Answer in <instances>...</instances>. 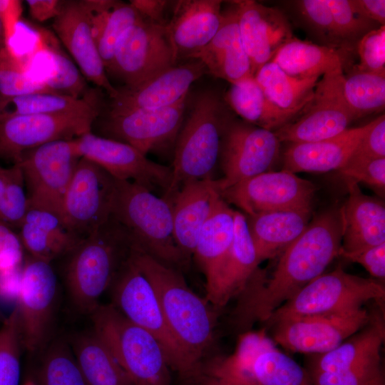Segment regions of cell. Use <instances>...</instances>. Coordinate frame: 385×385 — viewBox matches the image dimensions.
<instances>
[{
	"instance_id": "6da1fadb",
	"label": "cell",
	"mask_w": 385,
	"mask_h": 385,
	"mask_svg": "<svg viewBox=\"0 0 385 385\" xmlns=\"http://www.w3.org/2000/svg\"><path fill=\"white\" fill-rule=\"evenodd\" d=\"M342 228L339 208L314 215L306 229L281 254L270 277L260 273L248 289L247 300L253 314L268 319L280 306L323 274L339 256Z\"/></svg>"
},
{
	"instance_id": "7a4b0ae2",
	"label": "cell",
	"mask_w": 385,
	"mask_h": 385,
	"mask_svg": "<svg viewBox=\"0 0 385 385\" xmlns=\"http://www.w3.org/2000/svg\"><path fill=\"white\" fill-rule=\"evenodd\" d=\"M130 259L150 282L165 319L182 346L200 365L212 355L217 314L187 284L182 272L133 247Z\"/></svg>"
},
{
	"instance_id": "3957f363",
	"label": "cell",
	"mask_w": 385,
	"mask_h": 385,
	"mask_svg": "<svg viewBox=\"0 0 385 385\" xmlns=\"http://www.w3.org/2000/svg\"><path fill=\"white\" fill-rule=\"evenodd\" d=\"M133 247L128 230L111 215L70 253L66 287L80 313L90 316L97 308L100 297L129 260Z\"/></svg>"
},
{
	"instance_id": "277c9868",
	"label": "cell",
	"mask_w": 385,
	"mask_h": 385,
	"mask_svg": "<svg viewBox=\"0 0 385 385\" xmlns=\"http://www.w3.org/2000/svg\"><path fill=\"white\" fill-rule=\"evenodd\" d=\"M225 106L214 91L207 90L197 96L178 135L172 181L162 197L170 202L188 183L216 179L222 136L232 118Z\"/></svg>"
},
{
	"instance_id": "5b68a950",
	"label": "cell",
	"mask_w": 385,
	"mask_h": 385,
	"mask_svg": "<svg viewBox=\"0 0 385 385\" xmlns=\"http://www.w3.org/2000/svg\"><path fill=\"white\" fill-rule=\"evenodd\" d=\"M111 215L128 230L135 248L180 272L189 267L174 240L168 200L135 183L115 178Z\"/></svg>"
},
{
	"instance_id": "8992f818",
	"label": "cell",
	"mask_w": 385,
	"mask_h": 385,
	"mask_svg": "<svg viewBox=\"0 0 385 385\" xmlns=\"http://www.w3.org/2000/svg\"><path fill=\"white\" fill-rule=\"evenodd\" d=\"M109 290L111 304L126 318L149 332L160 345L171 370L183 385H195L200 365L170 329L150 282L132 262L123 265Z\"/></svg>"
},
{
	"instance_id": "52a82bcc",
	"label": "cell",
	"mask_w": 385,
	"mask_h": 385,
	"mask_svg": "<svg viewBox=\"0 0 385 385\" xmlns=\"http://www.w3.org/2000/svg\"><path fill=\"white\" fill-rule=\"evenodd\" d=\"M93 330L135 385H171L170 368L157 340L111 303L90 314Z\"/></svg>"
},
{
	"instance_id": "ba28073f",
	"label": "cell",
	"mask_w": 385,
	"mask_h": 385,
	"mask_svg": "<svg viewBox=\"0 0 385 385\" xmlns=\"http://www.w3.org/2000/svg\"><path fill=\"white\" fill-rule=\"evenodd\" d=\"M385 287L376 279L346 272L341 266L322 274L276 309L265 322L270 326L289 318L349 312L369 301H384Z\"/></svg>"
},
{
	"instance_id": "9c48e42d",
	"label": "cell",
	"mask_w": 385,
	"mask_h": 385,
	"mask_svg": "<svg viewBox=\"0 0 385 385\" xmlns=\"http://www.w3.org/2000/svg\"><path fill=\"white\" fill-rule=\"evenodd\" d=\"M57 279L49 262L29 256L23 263L16 307L24 349L41 354L53 339Z\"/></svg>"
},
{
	"instance_id": "30bf717a",
	"label": "cell",
	"mask_w": 385,
	"mask_h": 385,
	"mask_svg": "<svg viewBox=\"0 0 385 385\" xmlns=\"http://www.w3.org/2000/svg\"><path fill=\"white\" fill-rule=\"evenodd\" d=\"M80 158L74 139L53 141L25 152L17 163L23 172L29 207L61 217L63 198Z\"/></svg>"
},
{
	"instance_id": "8fae6325",
	"label": "cell",
	"mask_w": 385,
	"mask_h": 385,
	"mask_svg": "<svg viewBox=\"0 0 385 385\" xmlns=\"http://www.w3.org/2000/svg\"><path fill=\"white\" fill-rule=\"evenodd\" d=\"M343 69L328 72L317 82L312 98L292 121L274 131L289 143L319 141L348 129L355 120L343 92Z\"/></svg>"
},
{
	"instance_id": "7c38bea8",
	"label": "cell",
	"mask_w": 385,
	"mask_h": 385,
	"mask_svg": "<svg viewBox=\"0 0 385 385\" xmlns=\"http://www.w3.org/2000/svg\"><path fill=\"white\" fill-rule=\"evenodd\" d=\"M280 143L274 131L230 119L222 140L217 178L220 192L242 180L271 171L279 158Z\"/></svg>"
},
{
	"instance_id": "4fadbf2b",
	"label": "cell",
	"mask_w": 385,
	"mask_h": 385,
	"mask_svg": "<svg viewBox=\"0 0 385 385\" xmlns=\"http://www.w3.org/2000/svg\"><path fill=\"white\" fill-rule=\"evenodd\" d=\"M115 178L96 163L81 158L65 194L61 218L81 239L111 216Z\"/></svg>"
},
{
	"instance_id": "5bb4252c",
	"label": "cell",
	"mask_w": 385,
	"mask_h": 385,
	"mask_svg": "<svg viewBox=\"0 0 385 385\" xmlns=\"http://www.w3.org/2000/svg\"><path fill=\"white\" fill-rule=\"evenodd\" d=\"M315 187L295 173L268 171L220 192L221 197L246 216L279 210H312Z\"/></svg>"
},
{
	"instance_id": "9a60e30c",
	"label": "cell",
	"mask_w": 385,
	"mask_h": 385,
	"mask_svg": "<svg viewBox=\"0 0 385 385\" xmlns=\"http://www.w3.org/2000/svg\"><path fill=\"white\" fill-rule=\"evenodd\" d=\"M98 115L14 114L0 120V158L17 163L26 151L57 140H69L91 131Z\"/></svg>"
},
{
	"instance_id": "2e32d148",
	"label": "cell",
	"mask_w": 385,
	"mask_h": 385,
	"mask_svg": "<svg viewBox=\"0 0 385 385\" xmlns=\"http://www.w3.org/2000/svg\"><path fill=\"white\" fill-rule=\"evenodd\" d=\"M165 25L143 18L129 29L106 71L121 79L125 87L133 88L177 64Z\"/></svg>"
},
{
	"instance_id": "e0dca14e",
	"label": "cell",
	"mask_w": 385,
	"mask_h": 385,
	"mask_svg": "<svg viewBox=\"0 0 385 385\" xmlns=\"http://www.w3.org/2000/svg\"><path fill=\"white\" fill-rule=\"evenodd\" d=\"M187 98L161 108L108 112L100 127L101 136L127 143L145 155L175 145Z\"/></svg>"
},
{
	"instance_id": "ac0fdd59",
	"label": "cell",
	"mask_w": 385,
	"mask_h": 385,
	"mask_svg": "<svg viewBox=\"0 0 385 385\" xmlns=\"http://www.w3.org/2000/svg\"><path fill=\"white\" fill-rule=\"evenodd\" d=\"M370 315L362 307L349 312L283 319L271 325L272 340L290 351L324 354L363 328Z\"/></svg>"
},
{
	"instance_id": "d6986e66",
	"label": "cell",
	"mask_w": 385,
	"mask_h": 385,
	"mask_svg": "<svg viewBox=\"0 0 385 385\" xmlns=\"http://www.w3.org/2000/svg\"><path fill=\"white\" fill-rule=\"evenodd\" d=\"M77 153L106 170L118 180L135 183L163 197L172 181L171 167L148 159L133 146L87 133L74 139Z\"/></svg>"
},
{
	"instance_id": "ffe728a7",
	"label": "cell",
	"mask_w": 385,
	"mask_h": 385,
	"mask_svg": "<svg viewBox=\"0 0 385 385\" xmlns=\"http://www.w3.org/2000/svg\"><path fill=\"white\" fill-rule=\"evenodd\" d=\"M208 73L197 59L175 64L141 84L117 88L109 112L134 109H157L171 106L188 97L191 85Z\"/></svg>"
},
{
	"instance_id": "44dd1931",
	"label": "cell",
	"mask_w": 385,
	"mask_h": 385,
	"mask_svg": "<svg viewBox=\"0 0 385 385\" xmlns=\"http://www.w3.org/2000/svg\"><path fill=\"white\" fill-rule=\"evenodd\" d=\"M53 28L84 76L104 89L113 98L117 88L108 78L98 53L92 33L87 1H62L60 11L54 18Z\"/></svg>"
},
{
	"instance_id": "7402d4cb",
	"label": "cell",
	"mask_w": 385,
	"mask_h": 385,
	"mask_svg": "<svg viewBox=\"0 0 385 385\" xmlns=\"http://www.w3.org/2000/svg\"><path fill=\"white\" fill-rule=\"evenodd\" d=\"M240 34L252 73L271 61L279 48L292 38L291 25L278 9L255 1H235Z\"/></svg>"
},
{
	"instance_id": "603a6c76",
	"label": "cell",
	"mask_w": 385,
	"mask_h": 385,
	"mask_svg": "<svg viewBox=\"0 0 385 385\" xmlns=\"http://www.w3.org/2000/svg\"><path fill=\"white\" fill-rule=\"evenodd\" d=\"M221 5L220 0L174 1L165 28L176 63L193 59L213 38L223 19Z\"/></svg>"
},
{
	"instance_id": "cb8c5ba5",
	"label": "cell",
	"mask_w": 385,
	"mask_h": 385,
	"mask_svg": "<svg viewBox=\"0 0 385 385\" xmlns=\"http://www.w3.org/2000/svg\"><path fill=\"white\" fill-rule=\"evenodd\" d=\"M272 346L274 342L265 329L238 334L232 353L213 354L200 363L195 385H260L255 358Z\"/></svg>"
},
{
	"instance_id": "d4e9b609",
	"label": "cell",
	"mask_w": 385,
	"mask_h": 385,
	"mask_svg": "<svg viewBox=\"0 0 385 385\" xmlns=\"http://www.w3.org/2000/svg\"><path fill=\"white\" fill-rule=\"evenodd\" d=\"M220 197L217 180L185 185L171 198L175 242L190 263L200 231Z\"/></svg>"
},
{
	"instance_id": "484cf974",
	"label": "cell",
	"mask_w": 385,
	"mask_h": 385,
	"mask_svg": "<svg viewBox=\"0 0 385 385\" xmlns=\"http://www.w3.org/2000/svg\"><path fill=\"white\" fill-rule=\"evenodd\" d=\"M348 197L339 208L341 250L354 252L385 243V207L379 199L364 195L357 183L344 180Z\"/></svg>"
},
{
	"instance_id": "4316f807",
	"label": "cell",
	"mask_w": 385,
	"mask_h": 385,
	"mask_svg": "<svg viewBox=\"0 0 385 385\" xmlns=\"http://www.w3.org/2000/svg\"><path fill=\"white\" fill-rule=\"evenodd\" d=\"M256 250L251 238L246 216L235 210V229L232 244L212 289L205 299L220 311L242 291L259 267Z\"/></svg>"
},
{
	"instance_id": "83f0119b",
	"label": "cell",
	"mask_w": 385,
	"mask_h": 385,
	"mask_svg": "<svg viewBox=\"0 0 385 385\" xmlns=\"http://www.w3.org/2000/svg\"><path fill=\"white\" fill-rule=\"evenodd\" d=\"M369 126L370 122L319 141L290 143L283 155L282 170L295 174L337 170L349 159Z\"/></svg>"
},
{
	"instance_id": "f1b7e54d",
	"label": "cell",
	"mask_w": 385,
	"mask_h": 385,
	"mask_svg": "<svg viewBox=\"0 0 385 385\" xmlns=\"http://www.w3.org/2000/svg\"><path fill=\"white\" fill-rule=\"evenodd\" d=\"M222 11L220 29L193 59L200 61L208 73L231 84L253 76L250 59L241 40L235 6Z\"/></svg>"
},
{
	"instance_id": "f546056e",
	"label": "cell",
	"mask_w": 385,
	"mask_h": 385,
	"mask_svg": "<svg viewBox=\"0 0 385 385\" xmlns=\"http://www.w3.org/2000/svg\"><path fill=\"white\" fill-rule=\"evenodd\" d=\"M19 235L30 256L51 263L70 254L82 239L73 234L61 216L46 210L29 207Z\"/></svg>"
},
{
	"instance_id": "4dcf8cb0",
	"label": "cell",
	"mask_w": 385,
	"mask_h": 385,
	"mask_svg": "<svg viewBox=\"0 0 385 385\" xmlns=\"http://www.w3.org/2000/svg\"><path fill=\"white\" fill-rule=\"evenodd\" d=\"M235 210L221 196L197 237L192 255L205 277L206 294L214 287L232 242Z\"/></svg>"
},
{
	"instance_id": "1f68e13d",
	"label": "cell",
	"mask_w": 385,
	"mask_h": 385,
	"mask_svg": "<svg viewBox=\"0 0 385 385\" xmlns=\"http://www.w3.org/2000/svg\"><path fill=\"white\" fill-rule=\"evenodd\" d=\"M311 216L312 210L271 211L246 216L260 264L281 255L306 229Z\"/></svg>"
},
{
	"instance_id": "d6a6232c",
	"label": "cell",
	"mask_w": 385,
	"mask_h": 385,
	"mask_svg": "<svg viewBox=\"0 0 385 385\" xmlns=\"http://www.w3.org/2000/svg\"><path fill=\"white\" fill-rule=\"evenodd\" d=\"M384 336V319L381 315L372 314L363 328L337 347L315 354L312 373L342 371L381 361Z\"/></svg>"
},
{
	"instance_id": "836d02e7",
	"label": "cell",
	"mask_w": 385,
	"mask_h": 385,
	"mask_svg": "<svg viewBox=\"0 0 385 385\" xmlns=\"http://www.w3.org/2000/svg\"><path fill=\"white\" fill-rule=\"evenodd\" d=\"M93 36L106 71L124 34L143 17L130 3L88 1Z\"/></svg>"
},
{
	"instance_id": "e575fe53",
	"label": "cell",
	"mask_w": 385,
	"mask_h": 385,
	"mask_svg": "<svg viewBox=\"0 0 385 385\" xmlns=\"http://www.w3.org/2000/svg\"><path fill=\"white\" fill-rule=\"evenodd\" d=\"M68 339L88 385H135L93 329Z\"/></svg>"
},
{
	"instance_id": "d590c367",
	"label": "cell",
	"mask_w": 385,
	"mask_h": 385,
	"mask_svg": "<svg viewBox=\"0 0 385 385\" xmlns=\"http://www.w3.org/2000/svg\"><path fill=\"white\" fill-rule=\"evenodd\" d=\"M225 101L244 121L272 131L279 129L299 114L284 111L272 103L254 76L232 83Z\"/></svg>"
},
{
	"instance_id": "8d00e7d4",
	"label": "cell",
	"mask_w": 385,
	"mask_h": 385,
	"mask_svg": "<svg viewBox=\"0 0 385 385\" xmlns=\"http://www.w3.org/2000/svg\"><path fill=\"white\" fill-rule=\"evenodd\" d=\"M289 76L300 78L319 77L344 66L342 53L334 48L291 38L272 60Z\"/></svg>"
},
{
	"instance_id": "74e56055",
	"label": "cell",
	"mask_w": 385,
	"mask_h": 385,
	"mask_svg": "<svg viewBox=\"0 0 385 385\" xmlns=\"http://www.w3.org/2000/svg\"><path fill=\"white\" fill-rule=\"evenodd\" d=\"M254 78L272 103L284 111L297 113L312 98L319 78L292 77L272 61L263 65Z\"/></svg>"
},
{
	"instance_id": "f35d334b",
	"label": "cell",
	"mask_w": 385,
	"mask_h": 385,
	"mask_svg": "<svg viewBox=\"0 0 385 385\" xmlns=\"http://www.w3.org/2000/svg\"><path fill=\"white\" fill-rule=\"evenodd\" d=\"M41 355L36 385H88L68 339L53 338Z\"/></svg>"
},
{
	"instance_id": "ab89813d",
	"label": "cell",
	"mask_w": 385,
	"mask_h": 385,
	"mask_svg": "<svg viewBox=\"0 0 385 385\" xmlns=\"http://www.w3.org/2000/svg\"><path fill=\"white\" fill-rule=\"evenodd\" d=\"M343 92L355 120L381 112L385 106V73L356 69L344 76Z\"/></svg>"
},
{
	"instance_id": "60d3db41",
	"label": "cell",
	"mask_w": 385,
	"mask_h": 385,
	"mask_svg": "<svg viewBox=\"0 0 385 385\" xmlns=\"http://www.w3.org/2000/svg\"><path fill=\"white\" fill-rule=\"evenodd\" d=\"M14 114H100V106L93 96L76 98L57 93H36L9 101Z\"/></svg>"
},
{
	"instance_id": "b9f144b4",
	"label": "cell",
	"mask_w": 385,
	"mask_h": 385,
	"mask_svg": "<svg viewBox=\"0 0 385 385\" xmlns=\"http://www.w3.org/2000/svg\"><path fill=\"white\" fill-rule=\"evenodd\" d=\"M36 93H53L29 71L24 59L10 45L0 48V98L11 99Z\"/></svg>"
},
{
	"instance_id": "7bdbcfd3",
	"label": "cell",
	"mask_w": 385,
	"mask_h": 385,
	"mask_svg": "<svg viewBox=\"0 0 385 385\" xmlns=\"http://www.w3.org/2000/svg\"><path fill=\"white\" fill-rule=\"evenodd\" d=\"M45 46L51 59L52 70L42 81L53 93L80 98L86 91V83L75 64L59 48L57 40L47 31Z\"/></svg>"
},
{
	"instance_id": "ee69618b",
	"label": "cell",
	"mask_w": 385,
	"mask_h": 385,
	"mask_svg": "<svg viewBox=\"0 0 385 385\" xmlns=\"http://www.w3.org/2000/svg\"><path fill=\"white\" fill-rule=\"evenodd\" d=\"M23 349L18 310L15 306L0 327V385H20Z\"/></svg>"
},
{
	"instance_id": "f6af8a7d",
	"label": "cell",
	"mask_w": 385,
	"mask_h": 385,
	"mask_svg": "<svg viewBox=\"0 0 385 385\" xmlns=\"http://www.w3.org/2000/svg\"><path fill=\"white\" fill-rule=\"evenodd\" d=\"M332 13L337 37L340 44L359 40L376 29L374 21L356 12L350 0H324Z\"/></svg>"
},
{
	"instance_id": "bcb514c9",
	"label": "cell",
	"mask_w": 385,
	"mask_h": 385,
	"mask_svg": "<svg viewBox=\"0 0 385 385\" xmlns=\"http://www.w3.org/2000/svg\"><path fill=\"white\" fill-rule=\"evenodd\" d=\"M4 223L9 227H20L29 209L25 180L19 163L6 168Z\"/></svg>"
},
{
	"instance_id": "7dc6e473",
	"label": "cell",
	"mask_w": 385,
	"mask_h": 385,
	"mask_svg": "<svg viewBox=\"0 0 385 385\" xmlns=\"http://www.w3.org/2000/svg\"><path fill=\"white\" fill-rule=\"evenodd\" d=\"M314 385H384L381 361L334 372H314Z\"/></svg>"
},
{
	"instance_id": "c3c4849f",
	"label": "cell",
	"mask_w": 385,
	"mask_h": 385,
	"mask_svg": "<svg viewBox=\"0 0 385 385\" xmlns=\"http://www.w3.org/2000/svg\"><path fill=\"white\" fill-rule=\"evenodd\" d=\"M337 171L344 180L349 179L357 183L366 184L381 195L384 193L385 158H349Z\"/></svg>"
},
{
	"instance_id": "681fc988",
	"label": "cell",
	"mask_w": 385,
	"mask_h": 385,
	"mask_svg": "<svg viewBox=\"0 0 385 385\" xmlns=\"http://www.w3.org/2000/svg\"><path fill=\"white\" fill-rule=\"evenodd\" d=\"M360 63L357 70L364 72L385 73V26L365 34L357 44Z\"/></svg>"
},
{
	"instance_id": "f907efd6",
	"label": "cell",
	"mask_w": 385,
	"mask_h": 385,
	"mask_svg": "<svg viewBox=\"0 0 385 385\" xmlns=\"http://www.w3.org/2000/svg\"><path fill=\"white\" fill-rule=\"evenodd\" d=\"M298 10L307 23L330 47L339 43L333 19L324 0H302L297 2Z\"/></svg>"
},
{
	"instance_id": "816d5d0a",
	"label": "cell",
	"mask_w": 385,
	"mask_h": 385,
	"mask_svg": "<svg viewBox=\"0 0 385 385\" xmlns=\"http://www.w3.org/2000/svg\"><path fill=\"white\" fill-rule=\"evenodd\" d=\"M24 247L20 237L8 225L0 222V274L22 267Z\"/></svg>"
},
{
	"instance_id": "f5cc1de1",
	"label": "cell",
	"mask_w": 385,
	"mask_h": 385,
	"mask_svg": "<svg viewBox=\"0 0 385 385\" xmlns=\"http://www.w3.org/2000/svg\"><path fill=\"white\" fill-rule=\"evenodd\" d=\"M350 158H385L384 114L370 122V126Z\"/></svg>"
},
{
	"instance_id": "db71d44e",
	"label": "cell",
	"mask_w": 385,
	"mask_h": 385,
	"mask_svg": "<svg viewBox=\"0 0 385 385\" xmlns=\"http://www.w3.org/2000/svg\"><path fill=\"white\" fill-rule=\"evenodd\" d=\"M339 256L361 265L374 278L385 277V243L354 252L339 250Z\"/></svg>"
},
{
	"instance_id": "11a10c76",
	"label": "cell",
	"mask_w": 385,
	"mask_h": 385,
	"mask_svg": "<svg viewBox=\"0 0 385 385\" xmlns=\"http://www.w3.org/2000/svg\"><path fill=\"white\" fill-rule=\"evenodd\" d=\"M22 12L19 1H0V22L6 44L14 36Z\"/></svg>"
},
{
	"instance_id": "9f6ffc18",
	"label": "cell",
	"mask_w": 385,
	"mask_h": 385,
	"mask_svg": "<svg viewBox=\"0 0 385 385\" xmlns=\"http://www.w3.org/2000/svg\"><path fill=\"white\" fill-rule=\"evenodd\" d=\"M130 2L144 19L160 24L165 25L167 24L165 13L171 1L163 0H132Z\"/></svg>"
},
{
	"instance_id": "6f0895ef",
	"label": "cell",
	"mask_w": 385,
	"mask_h": 385,
	"mask_svg": "<svg viewBox=\"0 0 385 385\" xmlns=\"http://www.w3.org/2000/svg\"><path fill=\"white\" fill-rule=\"evenodd\" d=\"M350 1L355 11L361 16L380 24L381 26H384V0H350Z\"/></svg>"
},
{
	"instance_id": "680465c9",
	"label": "cell",
	"mask_w": 385,
	"mask_h": 385,
	"mask_svg": "<svg viewBox=\"0 0 385 385\" xmlns=\"http://www.w3.org/2000/svg\"><path fill=\"white\" fill-rule=\"evenodd\" d=\"M29 14L38 21L55 18L61 9L62 1L57 0H28Z\"/></svg>"
},
{
	"instance_id": "91938a15",
	"label": "cell",
	"mask_w": 385,
	"mask_h": 385,
	"mask_svg": "<svg viewBox=\"0 0 385 385\" xmlns=\"http://www.w3.org/2000/svg\"><path fill=\"white\" fill-rule=\"evenodd\" d=\"M6 183V168L0 166V222L3 223H4L5 212H6V205H5Z\"/></svg>"
},
{
	"instance_id": "94428289",
	"label": "cell",
	"mask_w": 385,
	"mask_h": 385,
	"mask_svg": "<svg viewBox=\"0 0 385 385\" xmlns=\"http://www.w3.org/2000/svg\"><path fill=\"white\" fill-rule=\"evenodd\" d=\"M22 385H36L32 376L27 378Z\"/></svg>"
},
{
	"instance_id": "6125c7cd",
	"label": "cell",
	"mask_w": 385,
	"mask_h": 385,
	"mask_svg": "<svg viewBox=\"0 0 385 385\" xmlns=\"http://www.w3.org/2000/svg\"><path fill=\"white\" fill-rule=\"evenodd\" d=\"M6 112H4L2 111L1 110H0V120L2 119V118L4 116V115L6 114Z\"/></svg>"
},
{
	"instance_id": "be15d7a7",
	"label": "cell",
	"mask_w": 385,
	"mask_h": 385,
	"mask_svg": "<svg viewBox=\"0 0 385 385\" xmlns=\"http://www.w3.org/2000/svg\"><path fill=\"white\" fill-rule=\"evenodd\" d=\"M0 29H1V22H0ZM0 33H1V31H0Z\"/></svg>"
}]
</instances>
